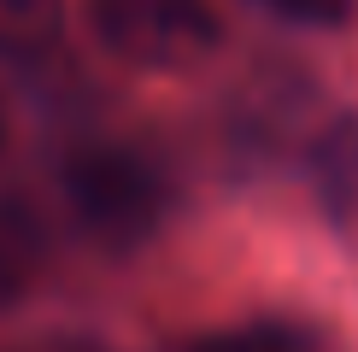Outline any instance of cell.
<instances>
[{
  "instance_id": "7a4b0ae2",
  "label": "cell",
  "mask_w": 358,
  "mask_h": 352,
  "mask_svg": "<svg viewBox=\"0 0 358 352\" xmlns=\"http://www.w3.org/2000/svg\"><path fill=\"white\" fill-rule=\"evenodd\" d=\"M65 194L88 235L112 247H136L165 217V182L129 147H83L65 159Z\"/></svg>"
},
{
  "instance_id": "277c9868",
  "label": "cell",
  "mask_w": 358,
  "mask_h": 352,
  "mask_svg": "<svg viewBox=\"0 0 358 352\" xmlns=\"http://www.w3.org/2000/svg\"><path fill=\"white\" fill-rule=\"evenodd\" d=\"M194 352H317V346H311V335L288 329V323H247V329L206 335Z\"/></svg>"
},
{
  "instance_id": "3957f363",
  "label": "cell",
  "mask_w": 358,
  "mask_h": 352,
  "mask_svg": "<svg viewBox=\"0 0 358 352\" xmlns=\"http://www.w3.org/2000/svg\"><path fill=\"white\" fill-rule=\"evenodd\" d=\"M65 36V0H0V59H41Z\"/></svg>"
},
{
  "instance_id": "5b68a950",
  "label": "cell",
  "mask_w": 358,
  "mask_h": 352,
  "mask_svg": "<svg viewBox=\"0 0 358 352\" xmlns=\"http://www.w3.org/2000/svg\"><path fill=\"white\" fill-rule=\"evenodd\" d=\"M259 6H271L288 24H311V29H341L352 18V0H259Z\"/></svg>"
},
{
  "instance_id": "6da1fadb",
  "label": "cell",
  "mask_w": 358,
  "mask_h": 352,
  "mask_svg": "<svg viewBox=\"0 0 358 352\" xmlns=\"http://www.w3.org/2000/svg\"><path fill=\"white\" fill-rule=\"evenodd\" d=\"M88 29L136 71H188L223 41L212 0H88Z\"/></svg>"
},
{
  "instance_id": "8992f818",
  "label": "cell",
  "mask_w": 358,
  "mask_h": 352,
  "mask_svg": "<svg viewBox=\"0 0 358 352\" xmlns=\"http://www.w3.org/2000/svg\"><path fill=\"white\" fill-rule=\"evenodd\" d=\"M18 288H24V276H18V264H12V253L0 247V311L18 300Z\"/></svg>"
},
{
  "instance_id": "52a82bcc",
  "label": "cell",
  "mask_w": 358,
  "mask_h": 352,
  "mask_svg": "<svg viewBox=\"0 0 358 352\" xmlns=\"http://www.w3.org/2000/svg\"><path fill=\"white\" fill-rule=\"evenodd\" d=\"M6 141H12V106H6V94H0V153H6Z\"/></svg>"
}]
</instances>
